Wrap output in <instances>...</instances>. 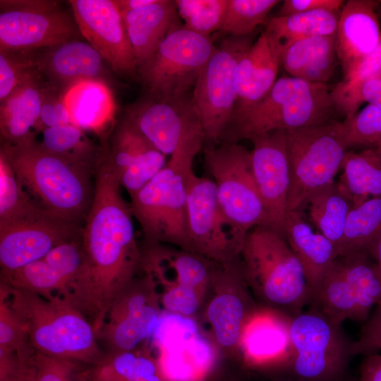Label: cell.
<instances>
[{
    "mask_svg": "<svg viewBox=\"0 0 381 381\" xmlns=\"http://www.w3.org/2000/svg\"><path fill=\"white\" fill-rule=\"evenodd\" d=\"M68 2L81 35L111 69L121 76H136L135 55L115 0Z\"/></svg>",
    "mask_w": 381,
    "mask_h": 381,
    "instance_id": "obj_18",
    "label": "cell"
},
{
    "mask_svg": "<svg viewBox=\"0 0 381 381\" xmlns=\"http://www.w3.org/2000/svg\"><path fill=\"white\" fill-rule=\"evenodd\" d=\"M166 157L125 116L114 130L107 158L130 196L164 167Z\"/></svg>",
    "mask_w": 381,
    "mask_h": 381,
    "instance_id": "obj_22",
    "label": "cell"
},
{
    "mask_svg": "<svg viewBox=\"0 0 381 381\" xmlns=\"http://www.w3.org/2000/svg\"><path fill=\"white\" fill-rule=\"evenodd\" d=\"M37 71L35 52H0V102Z\"/></svg>",
    "mask_w": 381,
    "mask_h": 381,
    "instance_id": "obj_46",
    "label": "cell"
},
{
    "mask_svg": "<svg viewBox=\"0 0 381 381\" xmlns=\"http://www.w3.org/2000/svg\"><path fill=\"white\" fill-rule=\"evenodd\" d=\"M370 255L375 259L376 263L381 272V233L373 243Z\"/></svg>",
    "mask_w": 381,
    "mask_h": 381,
    "instance_id": "obj_56",
    "label": "cell"
},
{
    "mask_svg": "<svg viewBox=\"0 0 381 381\" xmlns=\"http://www.w3.org/2000/svg\"><path fill=\"white\" fill-rule=\"evenodd\" d=\"M337 58L336 35L298 40L279 54L280 66L290 76L312 83L326 84L334 70Z\"/></svg>",
    "mask_w": 381,
    "mask_h": 381,
    "instance_id": "obj_30",
    "label": "cell"
},
{
    "mask_svg": "<svg viewBox=\"0 0 381 381\" xmlns=\"http://www.w3.org/2000/svg\"><path fill=\"white\" fill-rule=\"evenodd\" d=\"M375 78H381V42L376 49L365 58L346 80H342L336 85L331 95L347 92L363 83Z\"/></svg>",
    "mask_w": 381,
    "mask_h": 381,
    "instance_id": "obj_50",
    "label": "cell"
},
{
    "mask_svg": "<svg viewBox=\"0 0 381 381\" xmlns=\"http://www.w3.org/2000/svg\"><path fill=\"white\" fill-rule=\"evenodd\" d=\"M90 381H174L145 344L130 351L104 353L88 368Z\"/></svg>",
    "mask_w": 381,
    "mask_h": 381,
    "instance_id": "obj_31",
    "label": "cell"
},
{
    "mask_svg": "<svg viewBox=\"0 0 381 381\" xmlns=\"http://www.w3.org/2000/svg\"><path fill=\"white\" fill-rule=\"evenodd\" d=\"M331 97L336 110L346 117L355 114L364 102L381 109V78L368 80L351 91Z\"/></svg>",
    "mask_w": 381,
    "mask_h": 381,
    "instance_id": "obj_48",
    "label": "cell"
},
{
    "mask_svg": "<svg viewBox=\"0 0 381 381\" xmlns=\"http://www.w3.org/2000/svg\"><path fill=\"white\" fill-rule=\"evenodd\" d=\"M49 216L52 215L36 205L26 194L11 164L0 152V226L35 221Z\"/></svg>",
    "mask_w": 381,
    "mask_h": 381,
    "instance_id": "obj_38",
    "label": "cell"
},
{
    "mask_svg": "<svg viewBox=\"0 0 381 381\" xmlns=\"http://www.w3.org/2000/svg\"><path fill=\"white\" fill-rule=\"evenodd\" d=\"M342 135L347 149L365 146L373 149L381 146V109L368 104L341 122Z\"/></svg>",
    "mask_w": 381,
    "mask_h": 381,
    "instance_id": "obj_43",
    "label": "cell"
},
{
    "mask_svg": "<svg viewBox=\"0 0 381 381\" xmlns=\"http://www.w3.org/2000/svg\"><path fill=\"white\" fill-rule=\"evenodd\" d=\"M1 284L46 298L62 296L65 291L62 279L43 258L13 270H1Z\"/></svg>",
    "mask_w": 381,
    "mask_h": 381,
    "instance_id": "obj_40",
    "label": "cell"
},
{
    "mask_svg": "<svg viewBox=\"0 0 381 381\" xmlns=\"http://www.w3.org/2000/svg\"><path fill=\"white\" fill-rule=\"evenodd\" d=\"M37 138V137H36ZM32 138L1 151L26 194L52 216L80 225L94 195L91 171L52 154Z\"/></svg>",
    "mask_w": 381,
    "mask_h": 381,
    "instance_id": "obj_2",
    "label": "cell"
},
{
    "mask_svg": "<svg viewBox=\"0 0 381 381\" xmlns=\"http://www.w3.org/2000/svg\"><path fill=\"white\" fill-rule=\"evenodd\" d=\"M229 0H176L179 16L184 26L196 33L210 36L220 30Z\"/></svg>",
    "mask_w": 381,
    "mask_h": 381,
    "instance_id": "obj_42",
    "label": "cell"
},
{
    "mask_svg": "<svg viewBox=\"0 0 381 381\" xmlns=\"http://www.w3.org/2000/svg\"><path fill=\"white\" fill-rule=\"evenodd\" d=\"M138 69L154 54L167 35L181 25L174 1L155 0L140 9L122 13Z\"/></svg>",
    "mask_w": 381,
    "mask_h": 381,
    "instance_id": "obj_28",
    "label": "cell"
},
{
    "mask_svg": "<svg viewBox=\"0 0 381 381\" xmlns=\"http://www.w3.org/2000/svg\"><path fill=\"white\" fill-rule=\"evenodd\" d=\"M343 0H284L277 16H285L318 10L340 11Z\"/></svg>",
    "mask_w": 381,
    "mask_h": 381,
    "instance_id": "obj_52",
    "label": "cell"
},
{
    "mask_svg": "<svg viewBox=\"0 0 381 381\" xmlns=\"http://www.w3.org/2000/svg\"><path fill=\"white\" fill-rule=\"evenodd\" d=\"M373 314L365 321L359 339L354 342V353L368 355L373 345L381 341V298Z\"/></svg>",
    "mask_w": 381,
    "mask_h": 381,
    "instance_id": "obj_51",
    "label": "cell"
},
{
    "mask_svg": "<svg viewBox=\"0 0 381 381\" xmlns=\"http://www.w3.org/2000/svg\"><path fill=\"white\" fill-rule=\"evenodd\" d=\"M336 110L325 83L294 77L278 78L255 106L230 122L220 143H238L276 130L327 123Z\"/></svg>",
    "mask_w": 381,
    "mask_h": 381,
    "instance_id": "obj_6",
    "label": "cell"
},
{
    "mask_svg": "<svg viewBox=\"0 0 381 381\" xmlns=\"http://www.w3.org/2000/svg\"><path fill=\"white\" fill-rule=\"evenodd\" d=\"M125 111V116L166 156L186 136L202 130L192 93L170 97L145 94Z\"/></svg>",
    "mask_w": 381,
    "mask_h": 381,
    "instance_id": "obj_17",
    "label": "cell"
},
{
    "mask_svg": "<svg viewBox=\"0 0 381 381\" xmlns=\"http://www.w3.org/2000/svg\"><path fill=\"white\" fill-rule=\"evenodd\" d=\"M279 66L277 48L263 31L237 64L236 102L230 122L255 106L268 93L277 80Z\"/></svg>",
    "mask_w": 381,
    "mask_h": 381,
    "instance_id": "obj_25",
    "label": "cell"
},
{
    "mask_svg": "<svg viewBox=\"0 0 381 381\" xmlns=\"http://www.w3.org/2000/svg\"><path fill=\"white\" fill-rule=\"evenodd\" d=\"M238 260L243 278L260 305L293 318L310 304L303 268L286 238L277 231L267 226L250 231Z\"/></svg>",
    "mask_w": 381,
    "mask_h": 381,
    "instance_id": "obj_5",
    "label": "cell"
},
{
    "mask_svg": "<svg viewBox=\"0 0 381 381\" xmlns=\"http://www.w3.org/2000/svg\"><path fill=\"white\" fill-rule=\"evenodd\" d=\"M341 169L342 174L336 184L353 207L381 196V156L375 149L347 151Z\"/></svg>",
    "mask_w": 381,
    "mask_h": 381,
    "instance_id": "obj_33",
    "label": "cell"
},
{
    "mask_svg": "<svg viewBox=\"0 0 381 381\" xmlns=\"http://www.w3.org/2000/svg\"><path fill=\"white\" fill-rule=\"evenodd\" d=\"M253 44L251 35H229L202 68L193 89V98L205 136V146L220 143L236 102V69L243 54Z\"/></svg>",
    "mask_w": 381,
    "mask_h": 381,
    "instance_id": "obj_12",
    "label": "cell"
},
{
    "mask_svg": "<svg viewBox=\"0 0 381 381\" xmlns=\"http://www.w3.org/2000/svg\"><path fill=\"white\" fill-rule=\"evenodd\" d=\"M186 189V250L222 265L237 260L247 236L224 213L214 181L192 170Z\"/></svg>",
    "mask_w": 381,
    "mask_h": 381,
    "instance_id": "obj_14",
    "label": "cell"
},
{
    "mask_svg": "<svg viewBox=\"0 0 381 381\" xmlns=\"http://www.w3.org/2000/svg\"><path fill=\"white\" fill-rule=\"evenodd\" d=\"M340 11L318 10L268 20L265 32L276 45L279 54L301 39L336 35Z\"/></svg>",
    "mask_w": 381,
    "mask_h": 381,
    "instance_id": "obj_35",
    "label": "cell"
},
{
    "mask_svg": "<svg viewBox=\"0 0 381 381\" xmlns=\"http://www.w3.org/2000/svg\"><path fill=\"white\" fill-rule=\"evenodd\" d=\"M65 103L71 123L97 135L105 145L115 126L116 100L109 83L85 80L69 87L64 92Z\"/></svg>",
    "mask_w": 381,
    "mask_h": 381,
    "instance_id": "obj_26",
    "label": "cell"
},
{
    "mask_svg": "<svg viewBox=\"0 0 381 381\" xmlns=\"http://www.w3.org/2000/svg\"><path fill=\"white\" fill-rule=\"evenodd\" d=\"M379 1L348 0L343 5L336 33V51L346 80L381 42L376 12Z\"/></svg>",
    "mask_w": 381,
    "mask_h": 381,
    "instance_id": "obj_23",
    "label": "cell"
},
{
    "mask_svg": "<svg viewBox=\"0 0 381 381\" xmlns=\"http://www.w3.org/2000/svg\"><path fill=\"white\" fill-rule=\"evenodd\" d=\"M162 310L152 280L140 272L114 301L97 335L106 348L104 353L130 351L147 343Z\"/></svg>",
    "mask_w": 381,
    "mask_h": 381,
    "instance_id": "obj_15",
    "label": "cell"
},
{
    "mask_svg": "<svg viewBox=\"0 0 381 381\" xmlns=\"http://www.w3.org/2000/svg\"><path fill=\"white\" fill-rule=\"evenodd\" d=\"M205 143L202 130L182 140L164 167L130 196L144 241L186 248L187 179Z\"/></svg>",
    "mask_w": 381,
    "mask_h": 381,
    "instance_id": "obj_4",
    "label": "cell"
},
{
    "mask_svg": "<svg viewBox=\"0 0 381 381\" xmlns=\"http://www.w3.org/2000/svg\"><path fill=\"white\" fill-rule=\"evenodd\" d=\"M40 145L48 152L95 174L109 150L98 145L73 123L44 129Z\"/></svg>",
    "mask_w": 381,
    "mask_h": 381,
    "instance_id": "obj_34",
    "label": "cell"
},
{
    "mask_svg": "<svg viewBox=\"0 0 381 381\" xmlns=\"http://www.w3.org/2000/svg\"><path fill=\"white\" fill-rule=\"evenodd\" d=\"M375 150L377 151V152L381 156V146L378 148H375Z\"/></svg>",
    "mask_w": 381,
    "mask_h": 381,
    "instance_id": "obj_60",
    "label": "cell"
},
{
    "mask_svg": "<svg viewBox=\"0 0 381 381\" xmlns=\"http://www.w3.org/2000/svg\"><path fill=\"white\" fill-rule=\"evenodd\" d=\"M279 2L278 0H229L220 31L236 37L252 35Z\"/></svg>",
    "mask_w": 381,
    "mask_h": 381,
    "instance_id": "obj_41",
    "label": "cell"
},
{
    "mask_svg": "<svg viewBox=\"0 0 381 381\" xmlns=\"http://www.w3.org/2000/svg\"><path fill=\"white\" fill-rule=\"evenodd\" d=\"M284 235L303 268L312 298L337 258L335 248L324 235L313 230L298 210L287 212Z\"/></svg>",
    "mask_w": 381,
    "mask_h": 381,
    "instance_id": "obj_29",
    "label": "cell"
},
{
    "mask_svg": "<svg viewBox=\"0 0 381 381\" xmlns=\"http://www.w3.org/2000/svg\"><path fill=\"white\" fill-rule=\"evenodd\" d=\"M0 349L14 353L27 360L34 353L29 341L28 329L13 311L5 294L0 291Z\"/></svg>",
    "mask_w": 381,
    "mask_h": 381,
    "instance_id": "obj_44",
    "label": "cell"
},
{
    "mask_svg": "<svg viewBox=\"0 0 381 381\" xmlns=\"http://www.w3.org/2000/svg\"><path fill=\"white\" fill-rule=\"evenodd\" d=\"M360 381H381V354L365 355L360 366Z\"/></svg>",
    "mask_w": 381,
    "mask_h": 381,
    "instance_id": "obj_53",
    "label": "cell"
},
{
    "mask_svg": "<svg viewBox=\"0 0 381 381\" xmlns=\"http://www.w3.org/2000/svg\"><path fill=\"white\" fill-rule=\"evenodd\" d=\"M380 1V4H381V1Z\"/></svg>",
    "mask_w": 381,
    "mask_h": 381,
    "instance_id": "obj_61",
    "label": "cell"
},
{
    "mask_svg": "<svg viewBox=\"0 0 381 381\" xmlns=\"http://www.w3.org/2000/svg\"><path fill=\"white\" fill-rule=\"evenodd\" d=\"M83 226L53 216L0 226L1 270L43 258L53 248L81 234Z\"/></svg>",
    "mask_w": 381,
    "mask_h": 381,
    "instance_id": "obj_21",
    "label": "cell"
},
{
    "mask_svg": "<svg viewBox=\"0 0 381 381\" xmlns=\"http://www.w3.org/2000/svg\"><path fill=\"white\" fill-rule=\"evenodd\" d=\"M306 204L309 205L312 222L332 243L337 253L348 214L353 208L351 202L339 191L333 181L315 190Z\"/></svg>",
    "mask_w": 381,
    "mask_h": 381,
    "instance_id": "obj_36",
    "label": "cell"
},
{
    "mask_svg": "<svg viewBox=\"0 0 381 381\" xmlns=\"http://www.w3.org/2000/svg\"><path fill=\"white\" fill-rule=\"evenodd\" d=\"M71 123L64 100V92L46 80L43 91L42 102L35 133L44 129Z\"/></svg>",
    "mask_w": 381,
    "mask_h": 381,
    "instance_id": "obj_49",
    "label": "cell"
},
{
    "mask_svg": "<svg viewBox=\"0 0 381 381\" xmlns=\"http://www.w3.org/2000/svg\"><path fill=\"white\" fill-rule=\"evenodd\" d=\"M274 381H299L298 380H296L291 377H286V378H282V379H279V380H274Z\"/></svg>",
    "mask_w": 381,
    "mask_h": 381,
    "instance_id": "obj_58",
    "label": "cell"
},
{
    "mask_svg": "<svg viewBox=\"0 0 381 381\" xmlns=\"http://www.w3.org/2000/svg\"><path fill=\"white\" fill-rule=\"evenodd\" d=\"M380 233L381 196L370 198L351 209L337 250V256L357 253L370 255L371 247Z\"/></svg>",
    "mask_w": 381,
    "mask_h": 381,
    "instance_id": "obj_37",
    "label": "cell"
},
{
    "mask_svg": "<svg viewBox=\"0 0 381 381\" xmlns=\"http://www.w3.org/2000/svg\"><path fill=\"white\" fill-rule=\"evenodd\" d=\"M224 381H238V380L236 377H231Z\"/></svg>",
    "mask_w": 381,
    "mask_h": 381,
    "instance_id": "obj_59",
    "label": "cell"
},
{
    "mask_svg": "<svg viewBox=\"0 0 381 381\" xmlns=\"http://www.w3.org/2000/svg\"><path fill=\"white\" fill-rule=\"evenodd\" d=\"M95 179L81 232V265L63 297L83 313L97 337L114 301L140 272L142 255L130 203L107 157Z\"/></svg>",
    "mask_w": 381,
    "mask_h": 381,
    "instance_id": "obj_1",
    "label": "cell"
},
{
    "mask_svg": "<svg viewBox=\"0 0 381 381\" xmlns=\"http://www.w3.org/2000/svg\"><path fill=\"white\" fill-rule=\"evenodd\" d=\"M29 360L20 359L6 381H35Z\"/></svg>",
    "mask_w": 381,
    "mask_h": 381,
    "instance_id": "obj_54",
    "label": "cell"
},
{
    "mask_svg": "<svg viewBox=\"0 0 381 381\" xmlns=\"http://www.w3.org/2000/svg\"><path fill=\"white\" fill-rule=\"evenodd\" d=\"M0 52H35L79 40L71 8L58 1L1 0Z\"/></svg>",
    "mask_w": 381,
    "mask_h": 381,
    "instance_id": "obj_13",
    "label": "cell"
},
{
    "mask_svg": "<svg viewBox=\"0 0 381 381\" xmlns=\"http://www.w3.org/2000/svg\"><path fill=\"white\" fill-rule=\"evenodd\" d=\"M294 357L287 370L299 381H347L354 342L315 308L292 318Z\"/></svg>",
    "mask_w": 381,
    "mask_h": 381,
    "instance_id": "obj_8",
    "label": "cell"
},
{
    "mask_svg": "<svg viewBox=\"0 0 381 381\" xmlns=\"http://www.w3.org/2000/svg\"><path fill=\"white\" fill-rule=\"evenodd\" d=\"M121 13L142 8L153 4L155 0H115Z\"/></svg>",
    "mask_w": 381,
    "mask_h": 381,
    "instance_id": "obj_55",
    "label": "cell"
},
{
    "mask_svg": "<svg viewBox=\"0 0 381 381\" xmlns=\"http://www.w3.org/2000/svg\"><path fill=\"white\" fill-rule=\"evenodd\" d=\"M216 47L210 36L179 25L137 71L145 94L170 97L190 93Z\"/></svg>",
    "mask_w": 381,
    "mask_h": 381,
    "instance_id": "obj_11",
    "label": "cell"
},
{
    "mask_svg": "<svg viewBox=\"0 0 381 381\" xmlns=\"http://www.w3.org/2000/svg\"><path fill=\"white\" fill-rule=\"evenodd\" d=\"M45 83L37 70L1 102V145H16L37 137Z\"/></svg>",
    "mask_w": 381,
    "mask_h": 381,
    "instance_id": "obj_27",
    "label": "cell"
},
{
    "mask_svg": "<svg viewBox=\"0 0 381 381\" xmlns=\"http://www.w3.org/2000/svg\"><path fill=\"white\" fill-rule=\"evenodd\" d=\"M366 253L337 257L343 274L356 293L365 321L381 298V272Z\"/></svg>",
    "mask_w": 381,
    "mask_h": 381,
    "instance_id": "obj_39",
    "label": "cell"
},
{
    "mask_svg": "<svg viewBox=\"0 0 381 381\" xmlns=\"http://www.w3.org/2000/svg\"><path fill=\"white\" fill-rule=\"evenodd\" d=\"M140 272L152 280L162 309L195 316L205 304L219 263L172 245L144 241Z\"/></svg>",
    "mask_w": 381,
    "mask_h": 381,
    "instance_id": "obj_7",
    "label": "cell"
},
{
    "mask_svg": "<svg viewBox=\"0 0 381 381\" xmlns=\"http://www.w3.org/2000/svg\"><path fill=\"white\" fill-rule=\"evenodd\" d=\"M35 59L44 78L64 92L81 80H98L109 83L105 61L87 42L74 40L37 50Z\"/></svg>",
    "mask_w": 381,
    "mask_h": 381,
    "instance_id": "obj_24",
    "label": "cell"
},
{
    "mask_svg": "<svg viewBox=\"0 0 381 381\" xmlns=\"http://www.w3.org/2000/svg\"><path fill=\"white\" fill-rule=\"evenodd\" d=\"M43 259L62 279L66 291L67 285L73 279L81 265V234L57 245Z\"/></svg>",
    "mask_w": 381,
    "mask_h": 381,
    "instance_id": "obj_47",
    "label": "cell"
},
{
    "mask_svg": "<svg viewBox=\"0 0 381 381\" xmlns=\"http://www.w3.org/2000/svg\"><path fill=\"white\" fill-rule=\"evenodd\" d=\"M378 349H381V341H379L373 345L370 353H375Z\"/></svg>",
    "mask_w": 381,
    "mask_h": 381,
    "instance_id": "obj_57",
    "label": "cell"
},
{
    "mask_svg": "<svg viewBox=\"0 0 381 381\" xmlns=\"http://www.w3.org/2000/svg\"><path fill=\"white\" fill-rule=\"evenodd\" d=\"M204 161L213 178L224 213L245 236L257 226L270 228L252 167L251 154L238 143L205 146Z\"/></svg>",
    "mask_w": 381,
    "mask_h": 381,
    "instance_id": "obj_10",
    "label": "cell"
},
{
    "mask_svg": "<svg viewBox=\"0 0 381 381\" xmlns=\"http://www.w3.org/2000/svg\"><path fill=\"white\" fill-rule=\"evenodd\" d=\"M291 319L282 311L258 306L246 322L239 341L238 356L248 367L288 370L294 354Z\"/></svg>",
    "mask_w": 381,
    "mask_h": 381,
    "instance_id": "obj_20",
    "label": "cell"
},
{
    "mask_svg": "<svg viewBox=\"0 0 381 381\" xmlns=\"http://www.w3.org/2000/svg\"><path fill=\"white\" fill-rule=\"evenodd\" d=\"M255 180L268 215L270 228L284 237L290 188L286 131L279 129L251 140Z\"/></svg>",
    "mask_w": 381,
    "mask_h": 381,
    "instance_id": "obj_19",
    "label": "cell"
},
{
    "mask_svg": "<svg viewBox=\"0 0 381 381\" xmlns=\"http://www.w3.org/2000/svg\"><path fill=\"white\" fill-rule=\"evenodd\" d=\"M309 306L339 326L347 319L365 321L357 296L345 279L337 258L314 291Z\"/></svg>",
    "mask_w": 381,
    "mask_h": 381,
    "instance_id": "obj_32",
    "label": "cell"
},
{
    "mask_svg": "<svg viewBox=\"0 0 381 381\" xmlns=\"http://www.w3.org/2000/svg\"><path fill=\"white\" fill-rule=\"evenodd\" d=\"M290 188L287 212L298 211L317 189L333 182L347 152L341 122L286 131Z\"/></svg>",
    "mask_w": 381,
    "mask_h": 381,
    "instance_id": "obj_9",
    "label": "cell"
},
{
    "mask_svg": "<svg viewBox=\"0 0 381 381\" xmlns=\"http://www.w3.org/2000/svg\"><path fill=\"white\" fill-rule=\"evenodd\" d=\"M35 381H90L88 365L35 351L30 358Z\"/></svg>",
    "mask_w": 381,
    "mask_h": 381,
    "instance_id": "obj_45",
    "label": "cell"
},
{
    "mask_svg": "<svg viewBox=\"0 0 381 381\" xmlns=\"http://www.w3.org/2000/svg\"><path fill=\"white\" fill-rule=\"evenodd\" d=\"M259 305L243 278L239 260L219 264L203 310L204 321L219 351L238 355L243 327Z\"/></svg>",
    "mask_w": 381,
    "mask_h": 381,
    "instance_id": "obj_16",
    "label": "cell"
},
{
    "mask_svg": "<svg viewBox=\"0 0 381 381\" xmlns=\"http://www.w3.org/2000/svg\"><path fill=\"white\" fill-rule=\"evenodd\" d=\"M0 291L26 324L30 344L35 351L88 365L104 357L92 325L65 298L58 294L46 298L3 284Z\"/></svg>",
    "mask_w": 381,
    "mask_h": 381,
    "instance_id": "obj_3",
    "label": "cell"
}]
</instances>
